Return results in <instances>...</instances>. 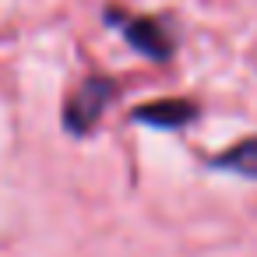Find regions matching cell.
<instances>
[{"label":"cell","mask_w":257,"mask_h":257,"mask_svg":"<svg viewBox=\"0 0 257 257\" xmlns=\"http://www.w3.org/2000/svg\"><path fill=\"white\" fill-rule=\"evenodd\" d=\"M102 18H106V25H113L127 39V46L138 57H145L152 64H169L173 60L176 36H173V29L162 18H155V15H131L123 8H113V4L102 11Z\"/></svg>","instance_id":"2"},{"label":"cell","mask_w":257,"mask_h":257,"mask_svg":"<svg viewBox=\"0 0 257 257\" xmlns=\"http://www.w3.org/2000/svg\"><path fill=\"white\" fill-rule=\"evenodd\" d=\"M211 169L218 173H232L243 180H257V134H246L239 141H232L229 148H222L218 155L208 159Z\"/></svg>","instance_id":"4"},{"label":"cell","mask_w":257,"mask_h":257,"mask_svg":"<svg viewBox=\"0 0 257 257\" xmlns=\"http://www.w3.org/2000/svg\"><path fill=\"white\" fill-rule=\"evenodd\" d=\"M116 99H120V81L113 74H88V78H81L78 88L60 106V127H64V134H71L78 141L88 138Z\"/></svg>","instance_id":"1"},{"label":"cell","mask_w":257,"mask_h":257,"mask_svg":"<svg viewBox=\"0 0 257 257\" xmlns=\"http://www.w3.org/2000/svg\"><path fill=\"white\" fill-rule=\"evenodd\" d=\"M201 116V106L194 99L183 95H169V99H155V102H141L127 113L131 123L141 127H155V131H183Z\"/></svg>","instance_id":"3"}]
</instances>
